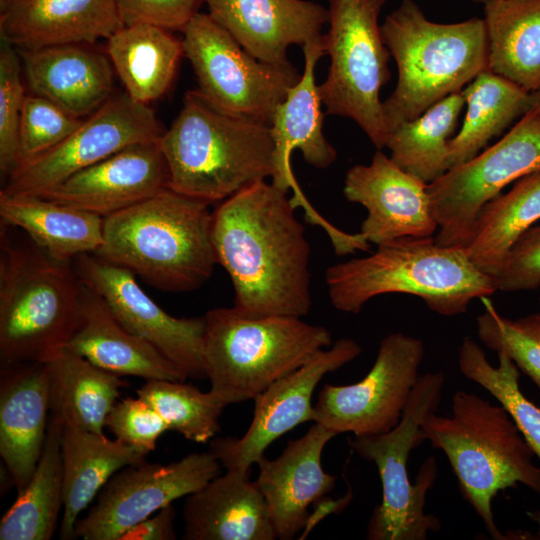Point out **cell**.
<instances>
[{"instance_id": "6da1fadb", "label": "cell", "mask_w": 540, "mask_h": 540, "mask_svg": "<svg viewBox=\"0 0 540 540\" xmlns=\"http://www.w3.org/2000/svg\"><path fill=\"white\" fill-rule=\"evenodd\" d=\"M288 193L266 180L213 212L217 264L231 279L233 307L249 317L306 316L312 306L311 248Z\"/></svg>"}, {"instance_id": "7a4b0ae2", "label": "cell", "mask_w": 540, "mask_h": 540, "mask_svg": "<svg viewBox=\"0 0 540 540\" xmlns=\"http://www.w3.org/2000/svg\"><path fill=\"white\" fill-rule=\"evenodd\" d=\"M325 283L331 305L358 314L372 298L409 294L443 316L467 311L471 301L494 294L496 278L480 270L467 247L443 246L435 237H405L374 253L329 266Z\"/></svg>"}, {"instance_id": "3957f363", "label": "cell", "mask_w": 540, "mask_h": 540, "mask_svg": "<svg viewBox=\"0 0 540 540\" xmlns=\"http://www.w3.org/2000/svg\"><path fill=\"white\" fill-rule=\"evenodd\" d=\"M210 205L167 187L104 217L103 243L94 254L157 289L195 290L217 264Z\"/></svg>"}, {"instance_id": "277c9868", "label": "cell", "mask_w": 540, "mask_h": 540, "mask_svg": "<svg viewBox=\"0 0 540 540\" xmlns=\"http://www.w3.org/2000/svg\"><path fill=\"white\" fill-rule=\"evenodd\" d=\"M158 144L168 187L210 204L273 175L270 125L225 112L198 89L186 92L179 114Z\"/></svg>"}, {"instance_id": "5b68a950", "label": "cell", "mask_w": 540, "mask_h": 540, "mask_svg": "<svg viewBox=\"0 0 540 540\" xmlns=\"http://www.w3.org/2000/svg\"><path fill=\"white\" fill-rule=\"evenodd\" d=\"M421 429L431 446L446 455L463 498L489 536L506 539L495 523L493 498L519 483L540 494V467L508 412L502 405L459 390L452 397L451 414L430 412Z\"/></svg>"}, {"instance_id": "8992f818", "label": "cell", "mask_w": 540, "mask_h": 540, "mask_svg": "<svg viewBox=\"0 0 540 540\" xmlns=\"http://www.w3.org/2000/svg\"><path fill=\"white\" fill-rule=\"evenodd\" d=\"M381 34L398 70L396 87L382 102L388 135L488 70L484 19L436 23L413 0H403Z\"/></svg>"}, {"instance_id": "52a82bcc", "label": "cell", "mask_w": 540, "mask_h": 540, "mask_svg": "<svg viewBox=\"0 0 540 540\" xmlns=\"http://www.w3.org/2000/svg\"><path fill=\"white\" fill-rule=\"evenodd\" d=\"M204 318L209 391L226 405L254 400L333 343L326 327L300 317H249L232 306Z\"/></svg>"}, {"instance_id": "ba28073f", "label": "cell", "mask_w": 540, "mask_h": 540, "mask_svg": "<svg viewBox=\"0 0 540 540\" xmlns=\"http://www.w3.org/2000/svg\"><path fill=\"white\" fill-rule=\"evenodd\" d=\"M81 291L72 263L35 244L16 245L1 231V367L45 362L61 349L75 328Z\"/></svg>"}, {"instance_id": "9c48e42d", "label": "cell", "mask_w": 540, "mask_h": 540, "mask_svg": "<svg viewBox=\"0 0 540 540\" xmlns=\"http://www.w3.org/2000/svg\"><path fill=\"white\" fill-rule=\"evenodd\" d=\"M444 381L442 372L420 375L395 427L348 441L355 453L375 464L381 480L382 499L367 524L369 540H425L429 532L441 529L439 518L425 511L427 493L438 474L436 459L424 460L414 484L407 467L410 452L426 440L421 424L428 413L437 411Z\"/></svg>"}, {"instance_id": "30bf717a", "label": "cell", "mask_w": 540, "mask_h": 540, "mask_svg": "<svg viewBox=\"0 0 540 540\" xmlns=\"http://www.w3.org/2000/svg\"><path fill=\"white\" fill-rule=\"evenodd\" d=\"M329 28L323 35L330 57L326 80L318 85L327 114L352 119L377 150L386 146L381 88L390 79L378 18L387 0H328Z\"/></svg>"}, {"instance_id": "8fae6325", "label": "cell", "mask_w": 540, "mask_h": 540, "mask_svg": "<svg viewBox=\"0 0 540 540\" xmlns=\"http://www.w3.org/2000/svg\"><path fill=\"white\" fill-rule=\"evenodd\" d=\"M181 31L200 93L225 112L270 125L276 107L301 78L297 69L258 60L208 13L198 12Z\"/></svg>"}, {"instance_id": "7c38bea8", "label": "cell", "mask_w": 540, "mask_h": 540, "mask_svg": "<svg viewBox=\"0 0 540 540\" xmlns=\"http://www.w3.org/2000/svg\"><path fill=\"white\" fill-rule=\"evenodd\" d=\"M540 170V111L532 107L498 142L428 184L435 240L466 247L483 206L511 182Z\"/></svg>"}, {"instance_id": "4fadbf2b", "label": "cell", "mask_w": 540, "mask_h": 540, "mask_svg": "<svg viewBox=\"0 0 540 540\" xmlns=\"http://www.w3.org/2000/svg\"><path fill=\"white\" fill-rule=\"evenodd\" d=\"M425 354L421 339L394 332L380 342L366 376L349 385L325 384L314 405V421L337 435L385 433L400 421L420 374Z\"/></svg>"}, {"instance_id": "5bb4252c", "label": "cell", "mask_w": 540, "mask_h": 540, "mask_svg": "<svg viewBox=\"0 0 540 540\" xmlns=\"http://www.w3.org/2000/svg\"><path fill=\"white\" fill-rule=\"evenodd\" d=\"M163 132L148 104L126 92L113 95L58 145L21 162L0 192L43 194L129 145L157 141Z\"/></svg>"}, {"instance_id": "9a60e30c", "label": "cell", "mask_w": 540, "mask_h": 540, "mask_svg": "<svg viewBox=\"0 0 540 540\" xmlns=\"http://www.w3.org/2000/svg\"><path fill=\"white\" fill-rule=\"evenodd\" d=\"M221 468L210 451L168 464L144 461L126 466L107 481L89 512L78 519L75 538L121 540L136 524L203 488L221 474Z\"/></svg>"}, {"instance_id": "2e32d148", "label": "cell", "mask_w": 540, "mask_h": 540, "mask_svg": "<svg viewBox=\"0 0 540 540\" xmlns=\"http://www.w3.org/2000/svg\"><path fill=\"white\" fill-rule=\"evenodd\" d=\"M304 70L297 84L288 89L285 99L276 107L270 124L274 142V171L271 183L288 193L293 205L301 207L307 222L321 227L331 241L336 255L355 252L360 245L357 234L344 232L321 216L309 203L298 185L291 167V155L297 149L311 166L324 169L337 158L335 148L323 133L324 114L315 83L314 70L326 54L321 39L302 46Z\"/></svg>"}, {"instance_id": "e0dca14e", "label": "cell", "mask_w": 540, "mask_h": 540, "mask_svg": "<svg viewBox=\"0 0 540 540\" xmlns=\"http://www.w3.org/2000/svg\"><path fill=\"white\" fill-rule=\"evenodd\" d=\"M80 282L98 294L118 322L159 351L187 378H207L204 361L205 318H177L154 302L126 268L94 253L72 261Z\"/></svg>"}, {"instance_id": "ac0fdd59", "label": "cell", "mask_w": 540, "mask_h": 540, "mask_svg": "<svg viewBox=\"0 0 540 540\" xmlns=\"http://www.w3.org/2000/svg\"><path fill=\"white\" fill-rule=\"evenodd\" d=\"M360 345L341 338L280 378L254 401L252 421L241 437L211 440L209 451L225 470H249L275 440L296 426L314 421L312 396L321 379L357 358Z\"/></svg>"}, {"instance_id": "d6986e66", "label": "cell", "mask_w": 540, "mask_h": 540, "mask_svg": "<svg viewBox=\"0 0 540 540\" xmlns=\"http://www.w3.org/2000/svg\"><path fill=\"white\" fill-rule=\"evenodd\" d=\"M343 193L348 201L367 210L359 233L370 244L430 237L438 230L428 184L401 169L381 150L370 164H357L347 171Z\"/></svg>"}, {"instance_id": "ffe728a7", "label": "cell", "mask_w": 540, "mask_h": 540, "mask_svg": "<svg viewBox=\"0 0 540 540\" xmlns=\"http://www.w3.org/2000/svg\"><path fill=\"white\" fill-rule=\"evenodd\" d=\"M168 181L157 140L129 145L39 196L106 217L167 188Z\"/></svg>"}, {"instance_id": "44dd1931", "label": "cell", "mask_w": 540, "mask_h": 540, "mask_svg": "<svg viewBox=\"0 0 540 540\" xmlns=\"http://www.w3.org/2000/svg\"><path fill=\"white\" fill-rule=\"evenodd\" d=\"M337 434L314 422L300 438L288 441L273 460L262 456L255 480L264 496L276 538L291 540L306 528L308 508L334 490L336 477L322 468L326 444Z\"/></svg>"}, {"instance_id": "7402d4cb", "label": "cell", "mask_w": 540, "mask_h": 540, "mask_svg": "<svg viewBox=\"0 0 540 540\" xmlns=\"http://www.w3.org/2000/svg\"><path fill=\"white\" fill-rule=\"evenodd\" d=\"M210 17L258 60L288 65L287 50L322 38L328 8L308 0H205Z\"/></svg>"}, {"instance_id": "603a6c76", "label": "cell", "mask_w": 540, "mask_h": 540, "mask_svg": "<svg viewBox=\"0 0 540 540\" xmlns=\"http://www.w3.org/2000/svg\"><path fill=\"white\" fill-rule=\"evenodd\" d=\"M50 416L46 362L1 367L0 455L17 492L31 479L41 457Z\"/></svg>"}, {"instance_id": "cb8c5ba5", "label": "cell", "mask_w": 540, "mask_h": 540, "mask_svg": "<svg viewBox=\"0 0 540 540\" xmlns=\"http://www.w3.org/2000/svg\"><path fill=\"white\" fill-rule=\"evenodd\" d=\"M17 51L31 93L73 116L86 118L113 96L112 63L89 44Z\"/></svg>"}, {"instance_id": "d4e9b609", "label": "cell", "mask_w": 540, "mask_h": 540, "mask_svg": "<svg viewBox=\"0 0 540 540\" xmlns=\"http://www.w3.org/2000/svg\"><path fill=\"white\" fill-rule=\"evenodd\" d=\"M116 0H16L0 13V38L17 50L93 44L123 27Z\"/></svg>"}, {"instance_id": "484cf974", "label": "cell", "mask_w": 540, "mask_h": 540, "mask_svg": "<svg viewBox=\"0 0 540 540\" xmlns=\"http://www.w3.org/2000/svg\"><path fill=\"white\" fill-rule=\"evenodd\" d=\"M249 470H226L186 496L184 540H274L263 494Z\"/></svg>"}, {"instance_id": "4316f807", "label": "cell", "mask_w": 540, "mask_h": 540, "mask_svg": "<svg viewBox=\"0 0 540 540\" xmlns=\"http://www.w3.org/2000/svg\"><path fill=\"white\" fill-rule=\"evenodd\" d=\"M62 348L119 376L145 380L187 379L152 345L126 330L105 301L83 284L78 319Z\"/></svg>"}, {"instance_id": "83f0119b", "label": "cell", "mask_w": 540, "mask_h": 540, "mask_svg": "<svg viewBox=\"0 0 540 540\" xmlns=\"http://www.w3.org/2000/svg\"><path fill=\"white\" fill-rule=\"evenodd\" d=\"M0 218L1 224L21 229L59 262L96 253L103 243L104 217L39 195L0 192Z\"/></svg>"}, {"instance_id": "f1b7e54d", "label": "cell", "mask_w": 540, "mask_h": 540, "mask_svg": "<svg viewBox=\"0 0 540 540\" xmlns=\"http://www.w3.org/2000/svg\"><path fill=\"white\" fill-rule=\"evenodd\" d=\"M63 461V513L59 538L75 539L81 512L120 469L145 461V455L104 433L64 426L61 438Z\"/></svg>"}, {"instance_id": "f546056e", "label": "cell", "mask_w": 540, "mask_h": 540, "mask_svg": "<svg viewBox=\"0 0 540 540\" xmlns=\"http://www.w3.org/2000/svg\"><path fill=\"white\" fill-rule=\"evenodd\" d=\"M45 362L49 370L50 414L64 426L103 433L127 381L65 348Z\"/></svg>"}, {"instance_id": "4dcf8cb0", "label": "cell", "mask_w": 540, "mask_h": 540, "mask_svg": "<svg viewBox=\"0 0 540 540\" xmlns=\"http://www.w3.org/2000/svg\"><path fill=\"white\" fill-rule=\"evenodd\" d=\"M106 54L134 100L148 104L170 88L181 57L182 40L157 25H124L107 39Z\"/></svg>"}, {"instance_id": "1f68e13d", "label": "cell", "mask_w": 540, "mask_h": 540, "mask_svg": "<svg viewBox=\"0 0 540 540\" xmlns=\"http://www.w3.org/2000/svg\"><path fill=\"white\" fill-rule=\"evenodd\" d=\"M488 70L532 93L540 88V0H486Z\"/></svg>"}, {"instance_id": "d6a6232c", "label": "cell", "mask_w": 540, "mask_h": 540, "mask_svg": "<svg viewBox=\"0 0 540 540\" xmlns=\"http://www.w3.org/2000/svg\"><path fill=\"white\" fill-rule=\"evenodd\" d=\"M461 94L466 113L461 129L449 140L450 168L475 157L493 137L532 108L530 92L489 70L478 74Z\"/></svg>"}, {"instance_id": "836d02e7", "label": "cell", "mask_w": 540, "mask_h": 540, "mask_svg": "<svg viewBox=\"0 0 540 540\" xmlns=\"http://www.w3.org/2000/svg\"><path fill=\"white\" fill-rule=\"evenodd\" d=\"M64 425L50 414L37 467L0 521V540H49L63 507L61 438Z\"/></svg>"}, {"instance_id": "e575fe53", "label": "cell", "mask_w": 540, "mask_h": 540, "mask_svg": "<svg viewBox=\"0 0 540 540\" xmlns=\"http://www.w3.org/2000/svg\"><path fill=\"white\" fill-rule=\"evenodd\" d=\"M538 220L540 170L520 178L510 191L483 206L466 246L471 260L496 278L512 245Z\"/></svg>"}, {"instance_id": "d590c367", "label": "cell", "mask_w": 540, "mask_h": 540, "mask_svg": "<svg viewBox=\"0 0 540 540\" xmlns=\"http://www.w3.org/2000/svg\"><path fill=\"white\" fill-rule=\"evenodd\" d=\"M465 100L453 93L428 108L419 117L392 130L387 138L392 161L404 171L430 184L449 169V140Z\"/></svg>"}, {"instance_id": "8d00e7d4", "label": "cell", "mask_w": 540, "mask_h": 540, "mask_svg": "<svg viewBox=\"0 0 540 540\" xmlns=\"http://www.w3.org/2000/svg\"><path fill=\"white\" fill-rule=\"evenodd\" d=\"M493 366L483 349L465 337L459 349L461 374L487 390L508 412L534 455L540 460V407L527 399L519 386V369L505 354L498 353Z\"/></svg>"}, {"instance_id": "74e56055", "label": "cell", "mask_w": 540, "mask_h": 540, "mask_svg": "<svg viewBox=\"0 0 540 540\" xmlns=\"http://www.w3.org/2000/svg\"><path fill=\"white\" fill-rule=\"evenodd\" d=\"M165 420L169 430L187 440L206 443L220 429L219 418L227 406L210 391L203 392L185 381L151 379L137 390Z\"/></svg>"}, {"instance_id": "f35d334b", "label": "cell", "mask_w": 540, "mask_h": 540, "mask_svg": "<svg viewBox=\"0 0 540 540\" xmlns=\"http://www.w3.org/2000/svg\"><path fill=\"white\" fill-rule=\"evenodd\" d=\"M477 317L479 339L492 351L505 353L540 392V312L517 319L501 316L487 299Z\"/></svg>"}, {"instance_id": "ab89813d", "label": "cell", "mask_w": 540, "mask_h": 540, "mask_svg": "<svg viewBox=\"0 0 540 540\" xmlns=\"http://www.w3.org/2000/svg\"><path fill=\"white\" fill-rule=\"evenodd\" d=\"M21 58L16 48H0V171L6 177L20 162L19 128L25 100Z\"/></svg>"}, {"instance_id": "60d3db41", "label": "cell", "mask_w": 540, "mask_h": 540, "mask_svg": "<svg viewBox=\"0 0 540 540\" xmlns=\"http://www.w3.org/2000/svg\"><path fill=\"white\" fill-rule=\"evenodd\" d=\"M50 100L26 94L19 128L20 162L58 145L83 122ZM18 164V165H19Z\"/></svg>"}, {"instance_id": "b9f144b4", "label": "cell", "mask_w": 540, "mask_h": 540, "mask_svg": "<svg viewBox=\"0 0 540 540\" xmlns=\"http://www.w3.org/2000/svg\"><path fill=\"white\" fill-rule=\"evenodd\" d=\"M106 427L116 439L145 456L155 450L159 437L169 430L159 413L138 396L117 401L106 419Z\"/></svg>"}, {"instance_id": "7bdbcfd3", "label": "cell", "mask_w": 540, "mask_h": 540, "mask_svg": "<svg viewBox=\"0 0 540 540\" xmlns=\"http://www.w3.org/2000/svg\"><path fill=\"white\" fill-rule=\"evenodd\" d=\"M496 283L506 292L540 288V226L529 228L512 245Z\"/></svg>"}, {"instance_id": "ee69618b", "label": "cell", "mask_w": 540, "mask_h": 540, "mask_svg": "<svg viewBox=\"0 0 540 540\" xmlns=\"http://www.w3.org/2000/svg\"><path fill=\"white\" fill-rule=\"evenodd\" d=\"M205 0H116L123 25L148 23L182 30Z\"/></svg>"}, {"instance_id": "f6af8a7d", "label": "cell", "mask_w": 540, "mask_h": 540, "mask_svg": "<svg viewBox=\"0 0 540 540\" xmlns=\"http://www.w3.org/2000/svg\"><path fill=\"white\" fill-rule=\"evenodd\" d=\"M176 510L172 504L130 528L121 540H174Z\"/></svg>"}, {"instance_id": "bcb514c9", "label": "cell", "mask_w": 540, "mask_h": 540, "mask_svg": "<svg viewBox=\"0 0 540 540\" xmlns=\"http://www.w3.org/2000/svg\"><path fill=\"white\" fill-rule=\"evenodd\" d=\"M527 516L537 524L539 528L538 534L540 535V510L527 511Z\"/></svg>"}, {"instance_id": "7dc6e473", "label": "cell", "mask_w": 540, "mask_h": 540, "mask_svg": "<svg viewBox=\"0 0 540 540\" xmlns=\"http://www.w3.org/2000/svg\"><path fill=\"white\" fill-rule=\"evenodd\" d=\"M532 107L540 111V88L531 93Z\"/></svg>"}, {"instance_id": "c3c4849f", "label": "cell", "mask_w": 540, "mask_h": 540, "mask_svg": "<svg viewBox=\"0 0 540 540\" xmlns=\"http://www.w3.org/2000/svg\"><path fill=\"white\" fill-rule=\"evenodd\" d=\"M16 0H0V13L6 10Z\"/></svg>"}, {"instance_id": "681fc988", "label": "cell", "mask_w": 540, "mask_h": 540, "mask_svg": "<svg viewBox=\"0 0 540 540\" xmlns=\"http://www.w3.org/2000/svg\"><path fill=\"white\" fill-rule=\"evenodd\" d=\"M474 1L479 2V3H483V4L486 2V0H474Z\"/></svg>"}, {"instance_id": "f907efd6", "label": "cell", "mask_w": 540, "mask_h": 540, "mask_svg": "<svg viewBox=\"0 0 540 540\" xmlns=\"http://www.w3.org/2000/svg\"><path fill=\"white\" fill-rule=\"evenodd\" d=\"M539 305H540V298H539Z\"/></svg>"}, {"instance_id": "816d5d0a", "label": "cell", "mask_w": 540, "mask_h": 540, "mask_svg": "<svg viewBox=\"0 0 540 540\" xmlns=\"http://www.w3.org/2000/svg\"><path fill=\"white\" fill-rule=\"evenodd\" d=\"M328 1V0H327Z\"/></svg>"}]
</instances>
